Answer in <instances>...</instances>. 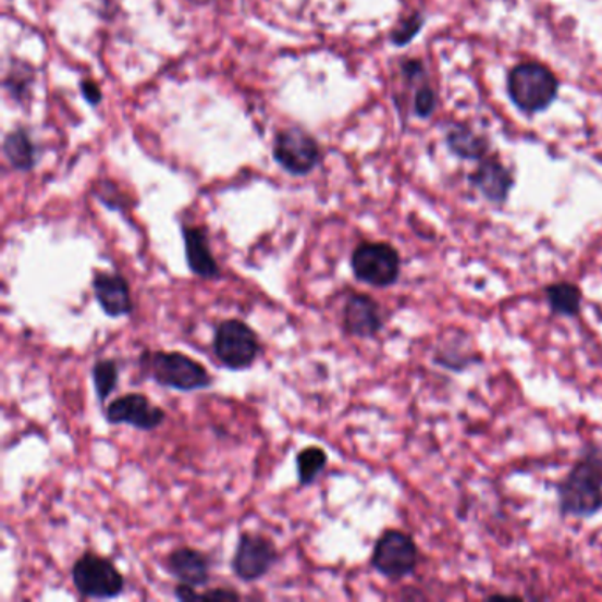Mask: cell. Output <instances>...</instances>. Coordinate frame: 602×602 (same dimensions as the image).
<instances>
[{"label": "cell", "mask_w": 602, "mask_h": 602, "mask_svg": "<svg viewBox=\"0 0 602 602\" xmlns=\"http://www.w3.org/2000/svg\"><path fill=\"white\" fill-rule=\"evenodd\" d=\"M212 348H214V355L221 365L230 371H243V369L251 368L262 352L257 332L238 318L223 320L216 328Z\"/></svg>", "instance_id": "obj_5"}, {"label": "cell", "mask_w": 602, "mask_h": 602, "mask_svg": "<svg viewBox=\"0 0 602 602\" xmlns=\"http://www.w3.org/2000/svg\"><path fill=\"white\" fill-rule=\"evenodd\" d=\"M447 147L463 159H481L488 150V145L481 136H477L465 126H454L453 130H449Z\"/></svg>", "instance_id": "obj_17"}, {"label": "cell", "mask_w": 602, "mask_h": 602, "mask_svg": "<svg viewBox=\"0 0 602 602\" xmlns=\"http://www.w3.org/2000/svg\"><path fill=\"white\" fill-rule=\"evenodd\" d=\"M175 598H177L179 601H192V599L200 598V592H197L192 585L179 583L177 587H175Z\"/></svg>", "instance_id": "obj_24"}, {"label": "cell", "mask_w": 602, "mask_h": 602, "mask_svg": "<svg viewBox=\"0 0 602 602\" xmlns=\"http://www.w3.org/2000/svg\"><path fill=\"white\" fill-rule=\"evenodd\" d=\"M352 272L357 280L374 288H388L402 272V257L388 243H360L352 253Z\"/></svg>", "instance_id": "obj_6"}, {"label": "cell", "mask_w": 602, "mask_h": 602, "mask_svg": "<svg viewBox=\"0 0 602 602\" xmlns=\"http://www.w3.org/2000/svg\"><path fill=\"white\" fill-rule=\"evenodd\" d=\"M544 292H546L548 304L553 314L561 315V317H576L579 314L583 295L578 286L567 283V281H561V283L548 286Z\"/></svg>", "instance_id": "obj_16"}, {"label": "cell", "mask_w": 602, "mask_h": 602, "mask_svg": "<svg viewBox=\"0 0 602 602\" xmlns=\"http://www.w3.org/2000/svg\"><path fill=\"white\" fill-rule=\"evenodd\" d=\"M507 90L513 103L521 112L537 113L546 110L555 101L558 82L546 66L524 62L511 70Z\"/></svg>", "instance_id": "obj_3"}, {"label": "cell", "mask_w": 602, "mask_h": 602, "mask_svg": "<svg viewBox=\"0 0 602 602\" xmlns=\"http://www.w3.org/2000/svg\"><path fill=\"white\" fill-rule=\"evenodd\" d=\"M328 465V454L323 449L306 447L297 454V477H299V484L311 486L317 481V477L322 474L323 468Z\"/></svg>", "instance_id": "obj_18"}, {"label": "cell", "mask_w": 602, "mask_h": 602, "mask_svg": "<svg viewBox=\"0 0 602 602\" xmlns=\"http://www.w3.org/2000/svg\"><path fill=\"white\" fill-rule=\"evenodd\" d=\"M94 297L99 308L110 318L130 317L133 314L132 290L126 278L118 272L98 271L93 280Z\"/></svg>", "instance_id": "obj_11"}, {"label": "cell", "mask_w": 602, "mask_h": 602, "mask_svg": "<svg viewBox=\"0 0 602 602\" xmlns=\"http://www.w3.org/2000/svg\"><path fill=\"white\" fill-rule=\"evenodd\" d=\"M437 107V96H434L433 89L430 87H422L419 93L416 94V101H414V108L419 118H430Z\"/></svg>", "instance_id": "obj_22"}, {"label": "cell", "mask_w": 602, "mask_h": 602, "mask_svg": "<svg viewBox=\"0 0 602 602\" xmlns=\"http://www.w3.org/2000/svg\"><path fill=\"white\" fill-rule=\"evenodd\" d=\"M274 158L286 172L306 175L320 161V149L314 136L299 127H292L275 138Z\"/></svg>", "instance_id": "obj_10"}, {"label": "cell", "mask_w": 602, "mask_h": 602, "mask_svg": "<svg viewBox=\"0 0 602 602\" xmlns=\"http://www.w3.org/2000/svg\"><path fill=\"white\" fill-rule=\"evenodd\" d=\"M4 152L10 159L14 169L30 170L34 167V147L33 142L24 132L11 133L5 138Z\"/></svg>", "instance_id": "obj_19"}, {"label": "cell", "mask_w": 602, "mask_h": 602, "mask_svg": "<svg viewBox=\"0 0 602 602\" xmlns=\"http://www.w3.org/2000/svg\"><path fill=\"white\" fill-rule=\"evenodd\" d=\"M93 382L99 402H107L119 385V365L113 359H101L94 365Z\"/></svg>", "instance_id": "obj_20"}, {"label": "cell", "mask_w": 602, "mask_h": 602, "mask_svg": "<svg viewBox=\"0 0 602 602\" xmlns=\"http://www.w3.org/2000/svg\"><path fill=\"white\" fill-rule=\"evenodd\" d=\"M140 365H144L152 380L164 389L195 393L212 385L209 371L198 360L181 352L145 351L140 357Z\"/></svg>", "instance_id": "obj_2"}, {"label": "cell", "mask_w": 602, "mask_h": 602, "mask_svg": "<svg viewBox=\"0 0 602 602\" xmlns=\"http://www.w3.org/2000/svg\"><path fill=\"white\" fill-rule=\"evenodd\" d=\"M380 306L366 294H351L343 308V329L355 337H374L382 331Z\"/></svg>", "instance_id": "obj_12"}, {"label": "cell", "mask_w": 602, "mask_h": 602, "mask_svg": "<svg viewBox=\"0 0 602 602\" xmlns=\"http://www.w3.org/2000/svg\"><path fill=\"white\" fill-rule=\"evenodd\" d=\"M164 567L173 578L179 579V583L192 585L195 589L206 587L210 581L209 556L189 546L173 550L167 556Z\"/></svg>", "instance_id": "obj_13"}, {"label": "cell", "mask_w": 602, "mask_h": 602, "mask_svg": "<svg viewBox=\"0 0 602 602\" xmlns=\"http://www.w3.org/2000/svg\"><path fill=\"white\" fill-rule=\"evenodd\" d=\"M280 562V551L274 542L260 533L243 532L238 536L232 558V570L244 583H253L266 578L272 567Z\"/></svg>", "instance_id": "obj_8"}, {"label": "cell", "mask_w": 602, "mask_h": 602, "mask_svg": "<svg viewBox=\"0 0 602 602\" xmlns=\"http://www.w3.org/2000/svg\"><path fill=\"white\" fill-rule=\"evenodd\" d=\"M82 93H84L89 103L96 105L101 99V93H99L98 87L93 82H82Z\"/></svg>", "instance_id": "obj_25"}, {"label": "cell", "mask_w": 602, "mask_h": 602, "mask_svg": "<svg viewBox=\"0 0 602 602\" xmlns=\"http://www.w3.org/2000/svg\"><path fill=\"white\" fill-rule=\"evenodd\" d=\"M558 505L565 516L590 518L602 509V453L589 451L558 484Z\"/></svg>", "instance_id": "obj_1"}, {"label": "cell", "mask_w": 602, "mask_h": 602, "mask_svg": "<svg viewBox=\"0 0 602 602\" xmlns=\"http://www.w3.org/2000/svg\"><path fill=\"white\" fill-rule=\"evenodd\" d=\"M425 25V19L422 14L414 13L410 19L403 20L402 25L394 30L391 36V41L396 47H405L406 42H410L419 34L420 27Z\"/></svg>", "instance_id": "obj_21"}, {"label": "cell", "mask_w": 602, "mask_h": 602, "mask_svg": "<svg viewBox=\"0 0 602 602\" xmlns=\"http://www.w3.org/2000/svg\"><path fill=\"white\" fill-rule=\"evenodd\" d=\"M108 425H127L140 431H155L167 420V411L152 405L149 397L133 393L113 400L105 410Z\"/></svg>", "instance_id": "obj_9"}, {"label": "cell", "mask_w": 602, "mask_h": 602, "mask_svg": "<svg viewBox=\"0 0 602 602\" xmlns=\"http://www.w3.org/2000/svg\"><path fill=\"white\" fill-rule=\"evenodd\" d=\"M198 599H241V593L232 589H214L200 592Z\"/></svg>", "instance_id": "obj_23"}, {"label": "cell", "mask_w": 602, "mask_h": 602, "mask_svg": "<svg viewBox=\"0 0 602 602\" xmlns=\"http://www.w3.org/2000/svg\"><path fill=\"white\" fill-rule=\"evenodd\" d=\"M184 251L189 271L201 280H220L221 269L210 251L209 237L201 226H183Z\"/></svg>", "instance_id": "obj_14"}, {"label": "cell", "mask_w": 602, "mask_h": 602, "mask_svg": "<svg viewBox=\"0 0 602 602\" xmlns=\"http://www.w3.org/2000/svg\"><path fill=\"white\" fill-rule=\"evenodd\" d=\"M417 561L419 551L416 541L403 530L389 528L374 542L371 565L385 578L403 579L410 576L416 570Z\"/></svg>", "instance_id": "obj_7"}, {"label": "cell", "mask_w": 602, "mask_h": 602, "mask_svg": "<svg viewBox=\"0 0 602 602\" xmlns=\"http://www.w3.org/2000/svg\"><path fill=\"white\" fill-rule=\"evenodd\" d=\"M71 579L79 595L96 601L119 598L126 587L118 565L96 553L79 556L71 567Z\"/></svg>", "instance_id": "obj_4"}, {"label": "cell", "mask_w": 602, "mask_h": 602, "mask_svg": "<svg viewBox=\"0 0 602 602\" xmlns=\"http://www.w3.org/2000/svg\"><path fill=\"white\" fill-rule=\"evenodd\" d=\"M470 183L482 193L486 200L504 204L513 189L514 179L500 161L486 158L476 172L471 173Z\"/></svg>", "instance_id": "obj_15"}]
</instances>
